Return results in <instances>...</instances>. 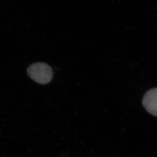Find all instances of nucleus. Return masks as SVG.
<instances>
[{"instance_id":"nucleus-1","label":"nucleus","mask_w":157,"mask_h":157,"mask_svg":"<svg viewBox=\"0 0 157 157\" xmlns=\"http://www.w3.org/2000/svg\"><path fill=\"white\" fill-rule=\"evenodd\" d=\"M29 76L41 85H45L52 80L53 72L48 64L36 63L30 66L27 70Z\"/></svg>"},{"instance_id":"nucleus-2","label":"nucleus","mask_w":157,"mask_h":157,"mask_svg":"<svg viewBox=\"0 0 157 157\" xmlns=\"http://www.w3.org/2000/svg\"><path fill=\"white\" fill-rule=\"evenodd\" d=\"M142 104L148 113L157 117V87L151 89L145 94Z\"/></svg>"}]
</instances>
